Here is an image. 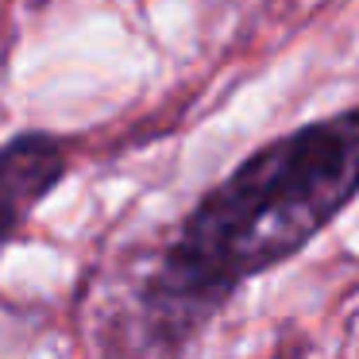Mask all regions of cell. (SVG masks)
<instances>
[{"label": "cell", "mask_w": 359, "mask_h": 359, "mask_svg": "<svg viewBox=\"0 0 359 359\" xmlns=\"http://www.w3.org/2000/svg\"><path fill=\"white\" fill-rule=\"evenodd\" d=\"M359 189V112L286 132L251 151L182 220L143 290L158 340L182 344L236 286L309 248Z\"/></svg>", "instance_id": "6da1fadb"}, {"label": "cell", "mask_w": 359, "mask_h": 359, "mask_svg": "<svg viewBox=\"0 0 359 359\" xmlns=\"http://www.w3.org/2000/svg\"><path fill=\"white\" fill-rule=\"evenodd\" d=\"M70 151L50 132H24L0 143V243L27 224L43 197L66 178Z\"/></svg>", "instance_id": "7a4b0ae2"}]
</instances>
